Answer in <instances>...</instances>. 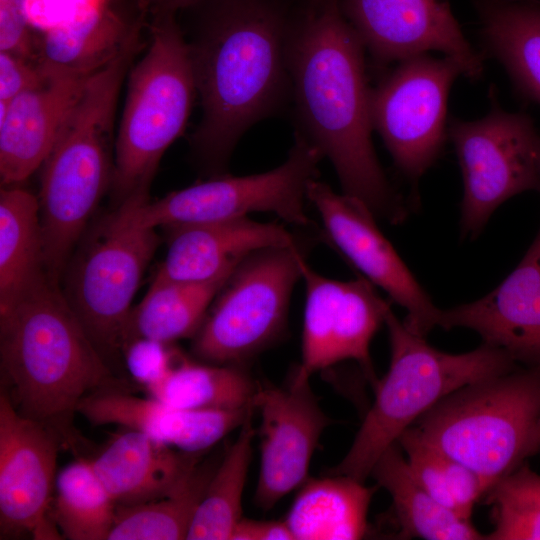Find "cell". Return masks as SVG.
Returning <instances> with one entry per match:
<instances>
[{"mask_svg":"<svg viewBox=\"0 0 540 540\" xmlns=\"http://www.w3.org/2000/svg\"><path fill=\"white\" fill-rule=\"evenodd\" d=\"M1 391L23 416L55 432L64 447L80 438V402L103 388L123 386L46 274L0 310Z\"/></svg>","mask_w":540,"mask_h":540,"instance_id":"3","label":"cell"},{"mask_svg":"<svg viewBox=\"0 0 540 540\" xmlns=\"http://www.w3.org/2000/svg\"><path fill=\"white\" fill-rule=\"evenodd\" d=\"M253 404L235 441L217 464L197 508L186 539L230 540L242 518V497L256 435Z\"/></svg>","mask_w":540,"mask_h":540,"instance_id":"28","label":"cell"},{"mask_svg":"<svg viewBox=\"0 0 540 540\" xmlns=\"http://www.w3.org/2000/svg\"><path fill=\"white\" fill-rule=\"evenodd\" d=\"M150 396L182 409H241L252 404L257 386L236 365L199 363L180 355Z\"/></svg>","mask_w":540,"mask_h":540,"instance_id":"27","label":"cell"},{"mask_svg":"<svg viewBox=\"0 0 540 540\" xmlns=\"http://www.w3.org/2000/svg\"><path fill=\"white\" fill-rule=\"evenodd\" d=\"M485 495L488 501L506 499L540 508V475L525 462L492 486Z\"/></svg>","mask_w":540,"mask_h":540,"instance_id":"37","label":"cell"},{"mask_svg":"<svg viewBox=\"0 0 540 540\" xmlns=\"http://www.w3.org/2000/svg\"><path fill=\"white\" fill-rule=\"evenodd\" d=\"M386 489L400 531L399 538L428 540H482L470 519L463 518L434 499L413 476L399 444L389 446L376 461L371 474Z\"/></svg>","mask_w":540,"mask_h":540,"instance_id":"24","label":"cell"},{"mask_svg":"<svg viewBox=\"0 0 540 540\" xmlns=\"http://www.w3.org/2000/svg\"><path fill=\"white\" fill-rule=\"evenodd\" d=\"M38 63L0 51V101L10 102L20 93L38 86L45 79Z\"/></svg>","mask_w":540,"mask_h":540,"instance_id":"36","label":"cell"},{"mask_svg":"<svg viewBox=\"0 0 540 540\" xmlns=\"http://www.w3.org/2000/svg\"><path fill=\"white\" fill-rule=\"evenodd\" d=\"M448 133L463 177L464 236H478L509 198L529 190L540 192V135L529 115L494 105L479 120L452 119Z\"/></svg>","mask_w":540,"mask_h":540,"instance_id":"10","label":"cell"},{"mask_svg":"<svg viewBox=\"0 0 540 540\" xmlns=\"http://www.w3.org/2000/svg\"><path fill=\"white\" fill-rule=\"evenodd\" d=\"M535 239L538 241L539 247H540V230H539V232H538V234H537V236H536Z\"/></svg>","mask_w":540,"mask_h":540,"instance_id":"42","label":"cell"},{"mask_svg":"<svg viewBox=\"0 0 540 540\" xmlns=\"http://www.w3.org/2000/svg\"><path fill=\"white\" fill-rule=\"evenodd\" d=\"M287 159L267 172L218 175L146 202L142 222L149 227L225 221L253 212H270L283 221L310 225L305 211L307 188L317 178L321 152L295 132Z\"/></svg>","mask_w":540,"mask_h":540,"instance_id":"9","label":"cell"},{"mask_svg":"<svg viewBox=\"0 0 540 540\" xmlns=\"http://www.w3.org/2000/svg\"><path fill=\"white\" fill-rule=\"evenodd\" d=\"M304 259L299 245L266 248L244 258L193 336L195 356L207 363L239 366L274 342L286 326Z\"/></svg>","mask_w":540,"mask_h":540,"instance_id":"8","label":"cell"},{"mask_svg":"<svg viewBox=\"0 0 540 540\" xmlns=\"http://www.w3.org/2000/svg\"><path fill=\"white\" fill-rule=\"evenodd\" d=\"M390 364L348 452L330 474L365 482L382 453L440 399L474 381L518 368L503 350L482 343L461 354L430 346L391 308L385 317Z\"/></svg>","mask_w":540,"mask_h":540,"instance_id":"4","label":"cell"},{"mask_svg":"<svg viewBox=\"0 0 540 540\" xmlns=\"http://www.w3.org/2000/svg\"><path fill=\"white\" fill-rule=\"evenodd\" d=\"M538 171L540 176V146H539V153H538Z\"/></svg>","mask_w":540,"mask_h":540,"instance_id":"41","label":"cell"},{"mask_svg":"<svg viewBox=\"0 0 540 540\" xmlns=\"http://www.w3.org/2000/svg\"><path fill=\"white\" fill-rule=\"evenodd\" d=\"M180 355L170 343L150 338L133 339L122 350L131 377L145 387L159 381Z\"/></svg>","mask_w":540,"mask_h":540,"instance_id":"33","label":"cell"},{"mask_svg":"<svg viewBox=\"0 0 540 540\" xmlns=\"http://www.w3.org/2000/svg\"><path fill=\"white\" fill-rule=\"evenodd\" d=\"M166 229V257L152 282L209 281L231 273L256 251L298 245L283 225L258 222L248 216Z\"/></svg>","mask_w":540,"mask_h":540,"instance_id":"18","label":"cell"},{"mask_svg":"<svg viewBox=\"0 0 540 540\" xmlns=\"http://www.w3.org/2000/svg\"><path fill=\"white\" fill-rule=\"evenodd\" d=\"M301 278L306 290L301 362L293 376L309 380L315 372L354 360L375 384L370 343L384 324L390 303L365 278L330 279L314 271L306 259Z\"/></svg>","mask_w":540,"mask_h":540,"instance_id":"12","label":"cell"},{"mask_svg":"<svg viewBox=\"0 0 540 540\" xmlns=\"http://www.w3.org/2000/svg\"><path fill=\"white\" fill-rule=\"evenodd\" d=\"M438 326L468 328L516 363L540 369V247L535 239L517 267L493 291L441 310Z\"/></svg>","mask_w":540,"mask_h":540,"instance_id":"17","label":"cell"},{"mask_svg":"<svg viewBox=\"0 0 540 540\" xmlns=\"http://www.w3.org/2000/svg\"><path fill=\"white\" fill-rule=\"evenodd\" d=\"M460 74L453 59L423 54L399 62L371 89L373 129L399 170L413 181L426 172L442 149L448 95Z\"/></svg>","mask_w":540,"mask_h":540,"instance_id":"11","label":"cell"},{"mask_svg":"<svg viewBox=\"0 0 540 540\" xmlns=\"http://www.w3.org/2000/svg\"><path fill=\"white\" fill-rule=\"evenodd\" d=\"M217 464L214 459L198 462L184 481L163 498L134 506H116L107 540L186 539Z\"/></svg>","mask_w":540,"mask_h":540,"instance_id":"29","label":"cell"},{"mask_svg":"<svg viewBox=\"0 0 540 540\" xmlns=\"http://www.w3.org/2000/svg\"><path fill=\"white\" fill-rule=\"evenodd\" d=\"M537 451L540 454V419L537 427Z\"/></svg>","mask_w":540,"mask_h":540,"instance_id":"40","label":"cell"},{"mask_svg":"<svg viewBox=\"0 0 540 540\" xmlns=\"http://www.w3.org/2000/svg\"><path fill=\"white\" fill-rule=\"evenodd\" d=\"M375 489L346 475L308 478L284 519L294 540H354L368 530Z\"/></svg>","mask_w":540,"mask_h":540,"instance_id":"22","label":"cell"},{"mask_svg":"<svg viewBox=\"0 0 540 540\" xmlns=\"http://www.w3.org/2000/svg\"><path fill=\"white\" fill-rule=\"evenodd\" d=\"M60 437L0 391V538L63 539L52 519Z\"/></svg>","mask_w":540,"mask_h":540,"instance_id":"14","label":"cell"},{"mask_svg":"<svg viewBox=\"0 0 540 540\" xmlns=\"http://www.w3.org/2000/svg\"><path fill=\"white\" fill-rule=\"evenodd\" d=\"M147 15L141 5L131 13L116 4H101L46 31L37 63L46 75L89 77L122 51Z\"/></svg>","mask_w":540,"mask_h":540,"instance_id":"21","label":"cell"},{"mask_svg":"<svg viewBox=\"0 0 540 540\" xmlns=\"http://www.w3.org/2000/svg\"><path fill=\"white\" fill-rule=\"evenodd\" d=\"M231 273L203 282H152L131 310L122 350L136 338L171 344L194 336Z\"/></svg>","mask_w":540,"mask_h":540,"instance_id":"26","label":"cell"},{"mask_svg":"<svg viewBox=\"0 0 540 540\" xmlns=\"http://www.w3.org/2000/svg\"><path fill=\"white\" fill-rule=\"evenodd\" d=\"M365 48L339 0H301L289 41L292 101L300 134L329 159L343 193L375 216L400 223L407 216L371 140Z\"/></svg>","mask_w":540,"mask_h":540,"instance_id":"2","label":"cell"},{"mask_svg":"<svg viewBox=\"0 0 540 540\" xmlns=\"http://www.w3.org/2000/svg\"><path fill=\"white\" fill-rule=\"evenodd\" d=\"M51 514L63 539H108L116 505L88 459L78 458L57 474Z\"/></svg>","mask_w":540,"mask_h":540,"instance_id":"30","label":"cell"},{"mask_svg":"<svg viewBox=\"0 0 540 540\" xmlns=\"http://www.w3.org/2000/svg\"><path fill=\"white\" fill-rule=\"evenodd\" d=\"M334 248L374 286L407 311L405 326L425 337L438 326L440 309L382 234L373 212L359 199L339 194L317 179L307 188Z\"/></svg>","mask_w":540,"mask_h":540,"instance_id":"13","label":"cell"},{"mask_svg":"<svg viewBox=\"0 0 540 540\" xmlns=\"http://www.w3.org/2000/svg\"><path fill=\"white\" fill-rule=\"evenodd\" d=\"M397 443L418 483L439 503L471 519L475 503L486 493L482 478L427 443L412 427L400 435Z\"/></svg>","mask_w":540,"mask_h":540,"instance_id":"31","label":"cell"},{"mask_svg":"<svg viewBox=\"0 0 540 540\" xmlns=\"http://www.w3.org/2000/svg\"><path fill=\"white\" fill-rule=\"evenodd\" d=\"M199 455L127 429L88 460L115 505L134 506L171 494L199 462Z\"/></svg>","mask_w":540,"mask_h":540,"instance_id":"20","label":"cell"},{"mask_svg":"<svg viewBox=\"0 0 540 540\" xmlns=\"http://www.w3.org/2000/svg\"><path fill=\"white\" fill-rule=\"evenodd\" d=\"M493 505L494 529L487 540H540V508L506 499L488 501Z\"/></svg>","mask_w":540,"mask_h":540,"instance_id":"34","label":"cell"},{"mask_svg":"<svg viewBox=\"0 0 540 540\" xmlns=\"http://www.w3.org/2000/svg\"><path fill=\"white\" fill-rule=\"evenodd\" d=\"M149 194L116 204L87 228L63 273L62 292L113 369L122 355L131 303L159 245L156 228L142 222Z\"/></svg>","mask_w":540,"mask_h":540,"instance_id":"7","label":"cell"},{"mask_svg":"<svg viewBox=\"0 0 540 540\" xmlns=\"http://www.w3.org/2000/svg\"><path fill=\"white\" fill-rule=\"evenodd\" d=\"M260 416V469L255 503L271 509L309 477L311 459L330 420L309 380L292 377L286 387L257 386L253 401Z\"/></svg>","mask_w":540,"mask_h":540,"instance_id":"16","label":"cell"},{"mask_svg":"<svg viewBox=\"0 0 540 540\" xmlns=\"http://www.w3.org/2000/svg\"><path fill=\"white\" fill-rule=\"evenodd\" d=\"M487 52L540 104V0H473Z\"/></svg>","mask_w":540,"mask_h":540,"instance_id":"23","label":"cell"},{"mask_svg":"<svg viewBox=\"0 0 540 540\" xmlns=\"http://www.w3.org/2000/svg\"><path fill=\"white\" fill-rule=\"evenodd\" d=\"M342 14L378 67L439 51L477 80L483 59L465 38L449 0H339Z\"/></svg>","mask_w":540,"mask_h":540,"instance_id":"15","label":"cell"},{"mask_svg":"<svg viewBox=\"0 0 540 540\" xmlns=\"http://www.w3.org/2000/svg\"><path fill=\"white\" fill-rule=\"evenodd\" d=\"M284 520H253L241 518L230 540H292ZM294 540V539H293Z\"/></svg>","mask_w":540,"mask_h":540,"instance_id":"38","label":"cell"},{"mask_svg":"<svg viewBox=\"0 0 540 540\" xmlns=\"http://www.w3.org/2000/svg\"><path fill=\"white\" fill-rule=\"evenodd\" d=\"M0 51L28 60L33 55L25 0H0Z\"/></svg>","mask_w":540,"mask_h":540,"instance_id":"35","label":"cell"},{"mask_svg":"<svg viewBox=\"0 0 540 540\" xmlns=\"http://www.w3.org/2000/svg\"><path fill=\"white\" fill-rule=\"evenodd\" d=\"M147 14L160 12L178 13L193 4L196 0H137Z\"/></svg>","mask_w":540,"mask_h":540,"instance_id":"39","label":"cell"},{"mask_svg":"<svg viewBox=\"0 0 540 540\" xmlns=\"http://www.w3.org/2000/svg\"><path fill=\"white\" fill-rule=\"evenodd\" d=\"M77 413L91 425H120L173 447L179 409L152 396L138 397L117 386L99 389L86 396Z\"/></svg>","mask_w":540,"mask_h":540,"instance_id":"32","label":"cell"},{"mask_svg":"<svg viewBox=\"0 0 540 540\" xmlns=\"http://www.w3.org/2000/svg\"><path fill=\"white\" fill-rule=\"evenodd\" d=\"M45 76L41 84L10 102L0 101V177L4 186L26 180L43 164L88 78Z\"/></svg>","mask_w":540,"mask_h":540,"instance_id":"19","label":"cell"},{"mask_svg":"<svg viewBox=\"0 0 540 540\" xmlns=\"http://www.w3.org/2000/svg\"><path fill=\"white\" fill-rule=\"evenodd\" d=\"M39 199L20 187L0 191V310L46 275Z\"/></svg>","mask_w":540,"mask_h":540,"instance_id":"25","label":"cell"},{"mask_svg":"<svg viewBox=\"0 0 540 540\" xmlns=\"http://www.w3.org/2000/svg\"><path fill=\"white\" fill-rule=\"evenodd\" d=\"M539 419L540 369L526 367L458 388L411 427L427 443L476 472L488 492L538 454Z\"/></svg>","mask_w":540,"mask_h":540,"instance_id":"5","label":"cell"},{"mask_svg":"<svg viewBox=\"0 0 540 540\" xmlns=\"http://www.w3.org/2000/svg\"><path fill=\"white\" fill-rule=\"evenodd\" d=\"M149 44L128 72L127 95L114 144V205L149 194L159 162L189 118L196 87L177 13L150 14Z\"/></svg>","mask_w":540,"mask_h":540,"instance_id":"6","label":"cell"},{"mask_svg":"<svg viewBox=\"0 0 540 540\" xmlns=\"http://www.w3.org/2000/svg\"><path fill=\"white\" fill-rule=\"evenodd\" d=\"M301 0H196L183 9L201 120L192 156L222 175L235 146L257 122L292 100L289 41Z\"/></svg>","mask_w":540,"mask_h":540,"instance_id":"1","label":"cell"}]
</instances>
